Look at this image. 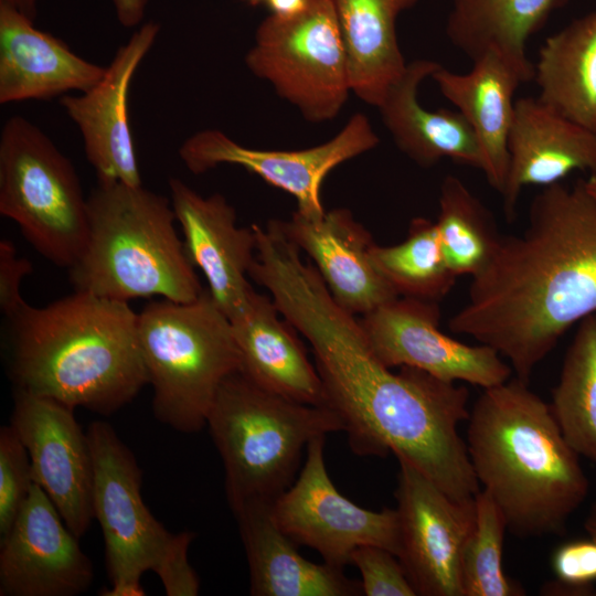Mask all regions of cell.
<instances>
[{"label":"cell","instance_id":"cell-36","mask_svg":"<svg viewBox=\"0 0 596 596\" xmlns=\"http://www.w3.org/2000/svg\"><path fill=\"white\" fill-rule=\"evenodd\" d=\"M32 273V264L19 257L14 245L8 241L0 242V309L8 318L17 313L26 302L21 296L22 279Z\"/></svg>","mask_w":596,"mask_h":596},{"label":"cell","instance_id":"cell-12","mask_svg":"<svg viewBox=\"0 0 596 596\" xmlns=\"http://www.w3.org/2000/svg\"><path fill=\"white\" fill-rule=\"evenodd\" d=\"M397 557L421 596H462L461 556L475 523V498L457 500L397 458Z\"/></svg>","mask_w":596,"mask_h":596},{"label":"cell","instance_id":"cell-6","mask_svg":"<svg viewBox=\"0 0 596 596\" xmlns=\"http://www.w3.org/2000/svg\"><path fill=\"white\" fill-rule=\"evenodd\" d=\"M206 425L223 461L232 511L251 502L273 504L296 480L309 441L344 432L331 407L266 391L240 371L222 382Z\"/></svg>","mask_w":596,"mask_h":596},{"label":"cell","instance_id":"cell-28","mask_svg":"<svg viewBox=\"0 0 596 596\" xmlns=\"http://www.w3.org/2000/svg\"><path fill=\"white\" fill-rule=\"evenodd\" d=\"M533 79L544 104L596 132V12L572 21L545 40Z\"/></svg>","mask_w":596,"mask_h":596},{"label":"cell","instance_id":"cell-8","mask_svg":"<svg viewBox=\"0 0 596 596\" xmlns=\"http://www.w3.org/2000/svg\"><path fill=\"white\" fill-rule=\"evenodd\" d=\"M137 334L155 417L180 433L199 432L222 382L240 369L230 319L204 289L191 302L146 305Z\"/></svg>","mask_w":596,"mask_h":596},{"label":"cell","instance_id":"cell-29","mask_svg":"<svg viewBox=\"0 0 596 596\" xmlns=\"http://www.w3.org/2000/svg\"><path fill=\"white\" fill-rule=\"evenodd\" d=\"M550 406L568 444L596 465V313L578 322Z\"/></svg>","mask_w":596,"mask_h":596},{"label":"cell","instance_id":"cell-10","mask_svg":"<svg viewBox=\"0 0 596 596\" xmlns=\"http://www.w3.org/2000/svg\"><path fill=\"white\" fill-rule=\"evenodd\" d=\"M245 64L310 123L334 119L352 93L331 0H310L294 18L266 17L256 29Z\"/></svg>","mask_w":596,"mask_h":596},{"label":"cell","instance_id":"cell-14","mask_svg":"<svg viewBox=\"0 0 596 596\" xmlns=\"http://www.w3.org/2000/svg\"><path fill=\"white\" fill-rule=\"evenodd\" d=\"M436 301L396 297L359 319L375 355L389 368L411 366L448 382L488 389L512 369L491 347L460 342L439 329Z\"/></svg>","mask_w":596,"mask_h":596},{"label":"cell","instance_id":"cell-34","mask_svg":"<svg viewBox=\"0 0 596 596\" xmlns=\"http://www.w3.org/2000/svg\"><path fill=\"white\" fill-rule=\"evenodd\" d=\"M556 579L542 586L543 595H596V541L574 540L560 545L552 557Z\"/></svg>","mask_w":596,"mask_h":596},{"label":"cell","instance_id":"cell-25","mask_svg":"<svg viewBox=\"0 0 596 596\" xmlns=\"http://www.w3.org/2000/svg\"><path fill=\"white\" fill-rule=\"evenodd\" d=\"M468 73L438 68L432 78L471 127L483 158L489 184L502 193L509 168L508 138L521 74L500 55L488 52Z\"/></svg>","mask_w":596,"mask_h":596},{"label":"cell","instance_id":"cell-39","mask_svg":"<svg viewBox=\"0 0 596 596\" xmlns=\"http://www.w3.org/2000/svg\"><path fill=\"white\" fill-rule=\"evenodd\" d=\"M38 2L39 0H0V4L13 8L33 22L38 13Z\"/></svg>","mask_w":596,"mask_h":596},{"label":"cell","instance_id":"cell-19","mask_svg":"<svg viewBox=\"0 0 596 596\" xmlns=\"http://www.w3.org/2000/svg\"><path fill=\"white\" fill-rule=\"evenodd\" d=\"M509 168L501 193L508 220L525 187H549L576 170L596 175V132L565 118L539 97L515 99L508 138Z\"/></svg>","mask_w":596,"mask_h":596},{"label":"cell","instance_id":"cell-40","mask_svg":"<svg viewBox=\"0 0 596 596\" xmlns=\"http://www.w3.org/2000/svg\"><path fill=\"white\" fill-rule=\"evenodd\" d=\"M584 529L587 535L596 541V499L589 507L584 521Z\"/></svg>","mask_w":596,"mask_h":596},{"label":"cell","instance_id":"cell-35","mask_svg":"<svg viewBox=\"0 0 596 596\" xmlns=\"http://www.w3.org/2000/svg\"><path fill=\"white\" fill-rule=\"evenodd\" d=\"M361 574L365 596H416L398 557L377 545H361L350 558Z\"/></svg>","mask_w":596,"mask_h":596},{"label":"cell","instance_id":"cell-37","mask_svg":"<svg viewBox=\"0 0 596 596\" xmlns=\"http://www.w3.org/2000/svg\"><path fill=\"white\" fill-rule=\"evenodd\" d=\"M118 22L134 28L143 20L149 0H111Z\"/></svg>","mask_w":596,"mask_h":596},{"label":"cell","instance_id":"cell-1","mask_svg":"<svg viewBox=\"0 0 596 596\" xmlns=\"http://www.w3.org/2000/svg\"><path fill=\"white\" fill-rule=\"evenodd\" d=\"M264 287L310 344L326 405L342 418L353 453H393L451 498L477 494L480 485L458 432L470 414L466 386L411 366L394 373L371 349L355 315L332 298L317 268L299 255L275 264Z\"/></svg>","mask_w":596,"mask_h":596},{"label":"cell","instance_id":"cell-15","mask_svg":"<svg viewBox=\"0 0 596 596\" xmlns=\"http://www.w3.org/2000/svg\"><path fill=\"white\" fill-rule=\"evenodd\" d=\"M74 409L54 398L15 390L11 426L25 446L32 479L81 539L93 520V458Z\"/></svg>","mask_w":596,"mask_h":596},{"label":"cell","instance_id":"cell-18","mask_svg":"<svg viewBox=\"0 0 596 596\" xmlns=\"http://www.w3.org/2000/svg\"><path fill=\"white\" fill-rule=\"evenodd\" d=\"M168 185L188 257L203 273L213 300L232 319L254 291L248 281L256 254L254 227L238 226L235 209L220 193L203 196L177 178Z\"/></svg>","mask_w":596,"mask_h":596},{"label":"cell","instance_id":"cell-4","mask_svg":"<svg viewBox=\"0 0 596 596\" xmlns=\"http://www.w3.org/2000/svg\"><path fill=\"white\" fill-rule=\"evenodd\" d=\"M129 302L77 291L8 318L15 390L108 416L148 384Z\"/></svg>","mask_w":596,"mask_h":596},{"label":"cell","instance_id":"cell-26","mask_svg":"<svg viewBox=\"0 0 596 596\" xmlns=\"http://www.w3.org/2000/svg\"><path fill=\"white\" fill-rule=\"evenodd\" d=\"M331 1L345 46L351 91L379 107L407 66L397 41V18L418 0Z\"/></svg>","mask_w":596,"mask_h":596},{"label":"cell","instance_id":"cell-20","mask_svg":"<svg viewBox=\"0 0 596 596\" xmlns=\"http://www.w3.org/2000/svg\"><path fill=\"white\" fill-rule=\"evenodd\" d=\"M280 222L312 259L332 298L349 312L363 316L398 297L371 263L374 242L350 210L338 207L319 216L296 210L290 220Z\"/></svg>","mask_w":596,"mask_h":596},{"label":"cell","instance_id":"cell-2","mask_svg":"<svg viewBox=\"0 0 596 596\" xmlns=\"http://www.w3.org/2000/svg\"><path fill=\"white\" fill-rule=\"evenodd\" d=\"M593 313L596 202L584 181L560 182L534 196L521 234L501 236L448 326L493 348L529 383L563 334Z\"/></svg>","mask_w":596,"mask_h":596},{"label":"cell","instance_id":"cell-22","mask_svg":"<svg viewBox=\"0 0 596 596\" xmlns=\"http://www.w3.org/2000/svg\"><path fill=\"white\" fill-rule=\"evenodd\" d=\"M230 321L243 375L286 398L326 405L317 368L272 297L254 290L244 309Z\"/></svg>","mask_w":596,"mask_h":596},{"label":"cell","instance_id":"cell-38","mask_svg":"<svg viewBox=\"0 0 596 596\" xmlns=\"http://www.w3.org/2000/svg\"><path fill=\"white\" fill-rule=\"evenodd\" d=\"M310 0H266L265 4L269 14L289 19L302 13L309 6Z\"/></svg>","mask_w":596,"mask_h":596},{"label":"cell","instance_id":"cell-41","mask_svg":"<svg viewBox=\"0 0 596 596\" xmlns=\"http://www.w3.org/2000/svg\"><path fill=\"white\" fill-rule=\"evenodd\" d=\"M584 185L596 202V175L592 174L586 181H584Z\"/></svg>","mask_w":596,"mask_h":596},{"label":"cell","instance_id":"cell-7","mask_svg":"<svg viewBox=\"0 0 596 596\" xmlns=\"http://www.w3.org/2000/svg\"><path fill=\"white\" fill-rule=\"evenodd\" d=\"M93 458V515L105 543L110 587L103 596H142L141 576L155 572L168 596H195L200 581L188 552L191 532H169L141 497V471L110 424L87 429Z\"/></svg>","mask_w":596,"mask_h":596},{"label":"cell","instance_id":"cell-9","mask_svg":"<svg viewBox=\"0 0 596 596\" xmlns=\"http://www.w3.org/2000/svg\"><path fill=\"white\" fill-rule=\"evenodd\" d=\"M0 213L57 266L71 268L86 246L87 198L76 170L23 116L10 117L0 135Z\"/></svg>","mask_w":596,"mask_h":596},{"label":"cell","instance_id":"cell-11","mask_svg":"<svg viewBox=\"0 0 596 596\" xmlns=\"http://www.w3.org/2000/svg\"><path fill=\"white\" fill-rule=\"evenodd\" d=\"M324 439L309 441L297 479L272 504L276 523L298 545L316 550L336 567L350 564L361 545H377L397 556L396 509L372 511L342 496L327 471Z\"/></svg>","mask_w":596,"mask_h":596},{"label":"cell","instance_id":"cell-17","mask_svg":"<svg viewBox=\"0 0 596 596\" xmlns=\"http://www.w3.org/2000/svg\"><path fill=\"white\" fill-rule=\"evenodd\" d=\"M159 31V23L145 22L117 50L99 83L85 93L67 94L60 99L81 132L86 158L98 181L141 185L128 96L134 75Z\"/></svg>","mask_w":596,"mask_h":596},{"label":"cell","instance_id":"cell-42","mask_svg":"<svg viewBox=\"0 0 596 596\" xmlns=\"http://www.w3.org/2000/svg\"><path fill=\"white\" fill-rule=\"evenodd\" d=\"M242 1L246 2L249 6L256 7L260 3H265L266 0H242Z\"/></svg>","mask_w":596,"mask_h":596},{"label":"cell","instance_id":"cell-30","mask_svg":"<svg viewBox=\"0 0 596 596\" xmlns=\"http://www.w3.org/2000/svg\"><path fill=\"white\" fill-rule=\"evenodd\" d=\"M369 255L375 269L400 297L438 302L451 290L457 278L445 260L436 223L426 217H414L406 238L398 244L373 243Z\"/></svg>","mask_w":596,"mask_h":596},{"label":"cell","instance_id":"cell-5","mask_svg":"<svg viewBox=\"0 0 596 596\" xmlns=\"http://www.w3.org/2000/svg\"><path fill=\"white\" fill-rule=\"evenodd\" d=\"M87 211V243L68 268L75 290L123 302L150 297L191 302L203 294L170 199L142 184L98 181Z\"/></svg>","mask_w":596,"mask_h":596},{"label":"cell","instance_id":"cell-27","mask_svg":"<svg viewBox=\"0 0 596 596\" xmlns=\"http://www.w3.org/2000/svg\"><path fill=\"white\" fill-rule=\"evenodd\" d=\"M564 0H451L446 21L450 43L472 61L493 52L524 82L533 79L529 39Z\"/></svg>","mask_w":596,"mask_h":596},{"label":"cell","instance_id":"cell-24","mask_svg":"<svg viewBox=\"0 0 596 596\" xmlns=\"http://www.w3.org/2000/svg\"><path fill=\"white\" fill-rule=\"evenodd\" d=\"M440 67L427 58L407 63L377 107L382 120L397 148L418 166L447 158L483 171L478 140L464 116L446 108L426 109L418 102L419 85Z\"/></svg>","mask_w":596,"mask_h":596},{"label":"cell","instance_id":"cell-13","mask_svg":"<svg viewBox=\"0 0 596 596\" xmlns=\"http://www.w3.org/2000/svg\"><path fill=\"white\" fill-rule=\"evenodd\" d=\"M380 142L369 118L356 113L330 140L299 150H260L240 145L219 129H203L179 148V157L193 174L221 164L240 166L266 183L295 198L297 211L322 215L321 185L331 170L375 148Z\"/></svg>","mask_w":596,"mask_h":596},{"label":"cell","instance_id":"cell-33","mask_svg":"<svg viewBox=\"0 0 596 596\" xmlns=\"http://www.w3.org/2000/svg\"><path fill=\"white\" fill-rule=\"evenodd\" d=\"M28 450L14 428L0 429V535L14 522L33 486Z\"/></svg>","mask_w":596,"mask_h":596},{"label":"cell","instance_id":"cell-31","mask_svg":"<svg viewBox=\"0 0 596 596\" xmlns=\"http://www.w3.org/2000/svg\"><path fill=\"white\" fill-rule=\"evenodd\" d=\"M438 204L435 223L449 269L457 277L478 275L490 262L502 236L493 216L455 175L443 180Z\"/></svg>","mask_w":596,"mask_h":596},{"label":"cell","instance_id":"cell-32","mask_svg":"<svg viewBox=\"0 0 596 596\" xmlns=\"http://www.w3.org/2000/svg\"><path fill=\"white\" fill-rule=\"evenodd\" d=\"M505 519L482 489L475 496V523L461 556L462 596H523L525 589L503 571Z\"/></svg>","mask_w":596,"mask_h":596},{"label":"cell","instance_id":"cell-3","mask_svg":"<svg viewBox=\"0 0 596 596\" xmlns=\"http://www.w3.org/2000/svg\"><path fill=\"white\" fill-rule=\"evenodd\" d=\"M466 445L479 485L518 538L564 533L587 498L581 456L550 404L517 376L483 389L470 409Z\"/></svg>","mask_w":596,"mask_h":596},{"label":"cell","instance_id":"cell-16","mask_svg":"<svg viewBox=\"0 0 596 596\" xmlns=\"http://www.w3.org/2000/svg\"><path fill=\"white\" fill-rule=\"evenodd\" d=\"M94 578L91 560L45 492L33 483L0 540V596H75Z\"/></svg>","mask_w":596,"mask_h":596},{"label":"cell","instance_id":"cell-23","mask_svg":"<svg viewBox=\"0 0 596 596\" xmlns=\"http://www.w3.org/2000/svg\"><path fill=\"white\" fill-rule=\"evenodd\" d=\"M249 568L253 596H358L361 582L343 568L312 563L276 523L272 503L251 502L233 511Z\"/></svg>","mask_w":596,"mask_h":596},{"label":"cell","instance_id":"cell-21","mask_svg":"<svg viewBox=\"0 0 596 596\" xmlns=\"http://www.w3.org/2000/svg\"><path fill=\"white\" fill-rule=\"evenodd\" d=\"M105 73L106 66L81 57L19 11L0 4V104L85 93Z\"/></svg>","mask_w":596,"mask_h":596}]
</instances>
